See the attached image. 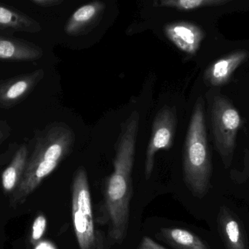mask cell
<instances>
[{
    "label": "cell",
    "instance_id": "1",
    "mask_svg": "<svg viewBox=\"0 0 249 249\" xmlns=\"http://www.w3.org/2000/svg\"><path fill=\"white\" fill-rule=\"evenodd\" d=\"M139 118V113L133 111L121 124V133L115 144L113 171L105 184V221L109 225L111 240L117 244H121L124 241L128 229L133 192L132 171Z\"/></svg>",
    "mask_w": 249,
    "mask_h": 249
},
{
    "label": "cell",
    "instance_id": "2",
    "mask_svg": "<svg viewBox=\"0 0 249 249\" xmlns=\"http://www.w3.org/2000/svg\"><path fill=\"white\" fill-rule=\"evenodd\" d=\"M184 180L190 191L202 198L210 187L212 162L208 146L204 101L200 96L195 104L186 135L183 153Z\"/></svg>",
    "mask_w": 249,
    "mask_h": 249
},
{
    "label": "cell",
    "instance_id": "3",
    "mask_svg": "<svg viewBox=\"0 0 249 249\" xmlns=\"http://www.w3.org/2000/svg\"><path fill=\"white\" fill-rule=\"evenodd\" d=\"M71 216L80 249H105L103 238L95 228L89 178L83 167L76 171L73 178Z\"/></svg>",
    "mask_w": 249,
    "mask_h": 249
},
{
    "label": "cell",
    "instance_id": "4",
    "mask_svg": "<svg viewBox=\"0 0 249 249\" xmlns=\"http://www.w3.org/2000/svg\"><path fill=\"white\" fill-rule=\"evenodd\" d=\"M211 121L216 150L228 168L232 160L237 134L242 124L241 115L228 99L218 95L212 102Z\"/></svg>",
    "mask_w": 249,
    "mask_h": 249
},
{
    "label": "cell",
    "instance_id": "5",
    "mask_svg": "<svg viewBox=\"0 0 249 249\" xmlns=\"http://www.w3.org/2000/svg\"><path fill=\"white\" fill-rule=\"evenodd\" d=\"M177 122L178 118L175 106L165 105L155 115L145 158L144 174L146 180H149L152 175L155 154L159 151L169 150L172 147Z\"/></svg>",
    "mask_w": 249,
    "mask_h": 249
},
{
    "label": "cell",
    "instance_id": "6",
    "mask_svg": "<svg viewBox=\"0 0 249 249\" xmlns=\"http://www.w3.org/2000/svg\"><path fill=\"white\" fill-rule=\"evenodd\" d=\"M43 69L0 80V110L9 109L23 102L43 79Z\"/></svg>",
    "mask_w": 249,
    "mask_h": 249
},
{
    "label": "cell",
    "instance_id": "7",
    "mask_svg": "<svg viewBox=\"0 0 249 249\" xmlns=\"http://www.w3.org/2000/svg\"><path fill=\"white\" fill-rule=\"evenodd\" d=\"M165 36L177 48L190 55H194L205 38V32L200 26L188 21L167 23L163 27Z\"/></svg>",
    "mask_w": 249,
    "mask_h": 249
},
{
    "label": "cell",
    "instance_id": "8",
    "mask_svg": "<svg viewBox=\"0 0 249 249\" xmlns=\"http://www.w3.org/2000/svg\"><path fill=\"white\" fill-rule=\"evenodd\" d=\"M106 4L101 1H92L79 7L66 23L64 31L70 36H81L94 29L105 13Z\"/></svg>",
    "mask_w": 249,
    "mask_h": 249
},
{
    "label": "cell",
    "instance_id": "9",
    "mask_svg": "<svg viewBox=\"0 0 249 249\" xmlns=\"http://www.w3.org/2000/svg\"><path fill=\"white\" fill-rule=\"evenodd\" d=\"M249 55L246 50H238L216 60L205 73L206 83L212 86L226 84L234 72L248 58Z\"/></svg>",
    "mask_w": 249,
    "mask_h": 249
},
{
    "label": "cell",
    "instance_id": "10",
    "mask_svg": "<svg viewBox=\"0 0 249 249\" xmlns=\"http://www.w3.org/2000/svg\"><path fill=\"white\" fill-rule=\"evenodd\" d=\"M43 56L40 47L18 38L0 36V60L10 61H33Z\"/></svg>",
    "mask_w": 249,
    "mask_h": 249
},
{
    "label": "cell",
    "instance_id": "11",
    "mask_svg": "<svg viewBox=\"0 0 249 249\" xmlns=\"http://www.w3.org/2000/svg\"><path fill=\"white\" fill-rule=\"evenodd\" d=\"M56 165L38 164L26 168L23 178L16 191L12 194L13 207L23 204L26 199L40 185L45 178L51 175L57 168Z\"/></svg>",
    "mask_w": 249,
    "mask_h": 249
},
{
    "label": "cell",
    "instance_id": "12",
    "mask_svg": "<svg viewBox=\"0 0 249 249\" xmlns=\"http://www.w3.org/2000/svg\"><path fill=\"white\" fill-rule=\"evenodd\" d=\"M219 232L227 249H248L244 227L228 208H220L218 215Z\"/></svg>",
    "mask_w": 249,
    "mask_h": 249
},
{
    "label": "cell",
    "instance_id": "13",
    "mask_svg": "<svg viewBox=\"0 0 249 249\" xmlns=\"http://www.w3.org/2000/svg\"><path fill=\"white\" fill-rule=\"evenodd\" d=\"M0 30L36 33L42 30L39 22L13 7L0 4Z\"/></svg>",
    "mask_w": 249,
    "mask_h": 249
},
{
    "label": "cell",
    "instance_id": "14",
    "mask_svg": "<svg viewBox=\"0 0 249 249\" xmlns=\"http://www.w3.org/2000/svg\"><path fill=\"white\" fill-rule=\"evenodd\" d=\"M29 157L28 146L26 144L20 145L1 175V187L5 194H13L18 187L26 171Z\"/></svg>",
    "mask_w": 249,
    "mask_h": 249
},
{
    "label": "cell",
    "instance_id": "15",
    "mask_svg": "<svg viewBox=\"0 0 249 249\" xmlns=\"http://www.w3.org/2000/svg\"><path fill=\"white\" fill-rule=\"evenodd\" d=\"M158 238L175 249H210L199 237L181 228H162Z\"/></svg>",
    "mask_w": 249,
    "mask_h": 249
},
{
    "label": "cell",
    "instance_id": "16",
    "mask_svg": "<svg viewBox=\"0 0 249 249\" xmlns=\"http://www.w3.org/2000/svg\"><path fill=\"white\" fill-rule=\"evenodd\" d=\"M230 1V0H162L159 2V7L190 11L203 7L222 5Z\"/></svg>",
    "mask_w": 249,
    "mask_h": 249
},
{
    "label": "cell",
    "instance_id": "17",
    "mask_svg": "<svg viewBox=\"0 0 249 249\" xmlns=\"http://www.w3.org/2000/svg\"><path fill=\"white\" fill-rule=\"evenodd\" d=\"M46 227V219L43 216H39L34 223L33 232H32V244L37 242L43 235Z\"/></svg>",
    "mask_w": 249,
    "mask_h": 249
},
{
    "label": "cell",
    "instance_id": "18",
    "mask_svg": "<svg viewBox=\"0 0 249 249\" xmlns=\"http://www.w3.org/2000/svg\"><path fill=\"white\" fill-rule=\"evenodd\" d=\"M137 249H166L149 237H143Z\"/></svg>",
    "mask_w": 249,
    "mask_h": 249
},
{
    "label": "cell",
    "instance_id": "19",
    "mask_svg": "<svg viewBox=\"0 0 249 249\" xmlns=\"http://www.w3.org/2000/svg\"><path fill=\"white\" fill-rule=\"evenodd\" d=\"M31 2L38 7H51L58 6L64 2L63 0H31Z\"/></svg>",
    "mask_w": 249,
    "mask_h": 249
},
{
    "label": "cell",
    "instance_id": "20",
    "mask_svg": "<svg viewBox=\"0 0 249 249\" xmlns=\"http://www.w3.org/2000/svg\"><path fill=\"white\" fill-rule=\"evenodd\" d=\"M11 134V128L6 121H0V145Z\"/></svg>",
    "mask_w": 249,
    "mask_h": 249
}]
</instances>
